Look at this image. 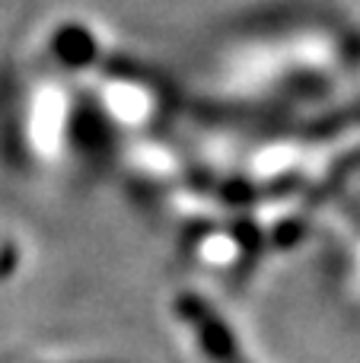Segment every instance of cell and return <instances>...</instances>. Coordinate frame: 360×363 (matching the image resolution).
I'll use <instances>...</instances> for the list:
<instances>
[{"label": "cell", "mask_w": 360, "mask_h": 363, "mask_svg": "<svg viewBox=\"0 0 360 363\" xmlns=\"http://www.w3.org/2000/svg\"><path fill=\"white\" fill-rule=\"evenodd\" d=\"M179 306L182 309V315L195 325V335L198 341H201V347L214 357V363H240L236 357H242L240 347H236L233 335L223 332V325L214 319V313L208 309V303H198V300H182Z\"/></svg>", "instance_id": "obj_1"}]
</instances>
